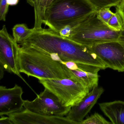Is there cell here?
<instances>
[{
  "mask_svg": "<svg viewBox=\"0 0 124 124\" xmlns=\"http://www.w3.org/2000/svg\"><path fill=\"white\" fill-rule=\"evenodd\" d=\"M34 30L20 46L34 48L59 61H72L97 66L103 70L107 69L89 47L63 37L50 28Z\"/></svg>",
  "mask_w": 124,
  "mask_h": 124,
  "instance_id": "6da1fadb",
  "label": "cell"
},
{
  "mask_svg": "<svg viewBox=\"0 0 124 124\" xmlns=\"http://www.w3.org/2000/svg\"><path fill=\"white\" fill-rule=\"evenodd\" d=\"M19 62L20 72L29 77L38 79L74 78L71 70L61 62L30 46H20Z\"/></svg>",
  "mask_w": 124,
  "mask_h": 124,
  "instance_id": "7a4b0ae2",
  "label": "cell"
},
{
  "mask_svg": "<svg viewBox=\"0 0 124 124\" xmlns=\"http://www.w3.org/2000/svg\"><path fill=\"white\" fill-rule=\"evenodd\" d=\"M96 12L88 0H53L46 10L44 24L59 32L67 25L74 27Z\"/></svg>",
  "mask_w": 124,
  "mask_h": 124,
  "instance_id": "3957f363",
  "label": "cell"
},
{
  "mask_svg": "<svg viewBox=\"0 0 124 124\" xmlns=\"http://www.w3.org/2000/svg\"><path fill=\"white\" fill-rule=\"evenodd\" d=\"M120 31L110 29L98 18L96 12L74 27L69 39L90 47L98 44L118 40Z\"/></svg>",
  "mask_w": 124,
  "mask_h": 124,
  "instance_id": "277c9868",
  "label": "cell"
},
{
  "mask_svg": "<svg viewBox=\"0 0 124 124\" xmlns=\"http://www.w3.org/2000/svg\"><path fill=\"white\" fill-rule=\"evenodd\" d=\"M38 80L45 88L53 92L66 107L77 105L90 91L74 78Z\"/></svg>",
  "mask_w": 124,
  "mask_h": 124,
  "instance_id": "5b68a950",
  "label": "cell"
},
{
  "mask_svg": "<svg viewBox=\"0 0 124 124\" xmlns=\"http://www.w3.org/2000/svg\"><path fill=\"white\" fill-rule=\"evenodd\" d=\"M24 108L32 112L48 116H64L71 107L64 106L58 97L47 88L32 101H24Z\"/></svg>",
  "mask_w": 124,
  "mask_h": 124,
  "instance_id": "8992f818",
  "label": "cell"
},
{
  "mask_svg": "<svg viewBox=\"0 0 124 124\" xmlns=\"http://www.w3.org/2000/svg\"><path fill=\"white\" fill-rule=\"evenodd\" d=\"M20 46L8 32L5 25L0 31V66L5 70L22 77L19 71V56Z\"/></svg>",
  "mask_w": 124,
  "mask_h": 124,
  "instance_id": "52a82bcc",
  "label": "cell"
},
{
  "mask_svg": "<svg viewBox=\"0 0 124 124\" xmlns=\"http://www.w3.org/2000/svg\"><path fill=\"white\" fill-rule=\"evenodd\" d=\"M90 48L107 68L124 72V47L117 40L98 44Z\"/></svg>",
  "mask_w": 124,
  "mask_h": 124,
  "instance_id": "ba28073f",
  "label": "cell"
},
{
  "mask_svg": "<svg viewBox=\"0 0 124 124\" xmlns=\"http://www.w3.org/2000/svg\"><path fill=\"white\" fill-rule=\"evenodd\" d=\"M23 93L22 88L17 84L11 88L0 86V116H8L22 111L24 103Z\"/></svg>",
  "mask_w": 124,
  "mask_h": 124,
  "instance_id": "9c48e42d",
  "label": "cell"
},
{
  "mask_svg": "<svg viewBox=\"0 0 124 124\" xmlns=\"http://www.w3.org/2000/svg\"><path fill=\"white\" fill-rule=\"evenodd\" d=\"M104 90L102 87H95L90 91L77 105L72 107L66 117L74 124H80L88 112L96 104Z\"/></svg>",
  "mask_w": 124,
  "mask_h": 124,
  "instance_id": "30bf717a",
  "label": "cell"
},
{
  "mask_svg": "<svg viewBox=\"0 0 124 124\" xmlns=\"http://www.w3.org/2000/svg\"><path fill=\"white\" fill-rule=\"evenodd\" d=\"M8 116L13 124H74L66 117L46 116L26 109Z\"/></svg>",
  "mask_w": 124,
  "mask_h": 124,
  "instance_id": "8fae6325",
  "label": "cell"
},
{
  "mask_svg": "<svg viewBox=\"0 0 124 124\" xmlns=\"http://www.w3.org/2000/svg\"><path fill=\"white\" fill-rule=\"evenodd\" d=\"M101 70L103 69L97 66L77 63L76 69L70 70L74 78L90 91L98 86V72Z\"/></svg>",
  "mask_w": 124,
  "mask_h": 124,
  "instance_id": "7c38bea8",
  "label": "cell"
},
{
  "mask_svg": "<svg viewBox=\"0 0 124 124\" xmlns=\"http://www.w3.org/2000/svg\"><path fill=\"white\" fill-rule=\"evenodd\" d=\"M104 114L112 124H124V101H115L99 104Z\"/></svg>",
  "mask_w": 124,
  "mask_h": 124,
  "instance_id": "4fadbf2b",
  "label": "cell"
},
{
  "mask_svg": "<svg viewBox=\"0 0 124 124\" xmlns=\"http://www.w3.org/2000/svg\"><path fill=\"white\" fill-rule=\"evenodd\" d=\"M53 0H27V3L34 8V29L42 28L44 24L46 12Z\"/></svg>",
  "mask_w": 124,
  "mask_h": 124,
  "instance_id": "5bb4252c",
  "label": "cell"
},
{
  "mask_svg": "<svg viewBox=\"0 0 124 124\" xmlns=\"http://www.w3.org/2000/svg\"><path fill=\"white\" fill-rule=\"evenodd\" d=\"M13 37L18 43L21 44L34 31V29L28 28L24 24H19L14 26L13 28Z\"/></svg>",
  "mask_w": 124,
  "mask_h": 124,
  "instance_id": "9a60e30c",
  "label": "cell"
},
{
  "mask_svg": "<svg viewBox=\"0 0 124 124\" xmlns=\"http://www.w3.org/2000/svg\"><path fill=\"white\" fill-rule=\"evenodd\" d=\"M96 11L105 8L117 7L122 0H88Z\"/></svg>",
  "mask_w": 124,
  "mask_h": 124,
  "instance_id": "2e32d148",
  "label": "cell"
},
{
  "mask_svg": "<svg viewBox=\"0 0 124 124\" xmlns=\"http://www.w3.org/2000/svg\"><path fill=\"white\" fill-rule=\"evenodd\" d=\"M107 24L110 29L114 31H120L122 30L124 24L121 16L117 10H116V12L114 13Z\"/></svg>",
  "mask_w": 124,
  "mask_h": 124,
  "instance_id": "e0dca14e",
  "label": "cell"
},
{
  "mask_svg": "<svg viewBox=\"0 0 124 124\" xmlns=\"http://www.w3.org/2000/svg\"><path fill=\"white\" fill-rule=\"evenodd\" d=\"M111 122L107 121L103 116L95 112L90 116L84 119L80 124H110Z\"/></svg>",
  "mask_w": 124,
  "mask_h": 124,
  "instance_id": "ac0fdd59",
  "label": "cell"
},
{
  "mask_svg": "<svg viewBox=\"0 0 124 124\" xmlns=\"http://www.w3.org/2000/svg\"><path fill=\"white\" fill-rule=\"evenodd\" d=\"M110 8H105L96 11V15L98 18L106 24H107L109 19L114 14L110 10Z\"/></svg>",
  "mask_w": 124,
  "mask_h": 124,
  "instance_id": "d6986e66",
  "label": "cell"
},
{
  "mask_svg": "<svg viewBox=\"0 0 124 124\" xmlns=\"http://www.w3.org/2000/svg\"><path fill=\"white\" fill-rule=\"evenodd\" d=\"M9 6L7 0H0V20L5 21L6 16L8 11Z\"/></svg>",
  "mask_w": 124,
  "mask_h": 124,
  "instance_id": "ffe728a7",
  "label": "cell"
},
{
  "mask_svg": "<svg viewBox=\"0 0 124 124\" xmlns=\"http://www.w3.org/2000/svg\"><path fill=\"white\" fill-rule=\"evenodd\" d=\"M116 10L121 16L124 25V0H122L120 3L116 7Z\"/></svg>",
  "mask_w": 124,
  "mask_h": 124,
  "instance_id": "44dd1931",
  "label": "cell"
},
{
  "mask_svg": "<svg viewBox=\"0 0 124 124\" xmlns=\"http://www.w3.org/2000/svg\"><path fill=\"white\" fill-rule=\"evenodd\" d=\"M0 124H13L8 116H5L4 115L0 116Z\"/></svg>",
  "mask_w": 124,
  "mask_h": 124,
  "instance_id": "7402d4cb",
  "label": "cell"
},
{
  "mask_svg": "<svg viewBox=\"0 0 124 124\" xmlns=\"http://www.w3.org/2000/svg\"><path fill=\"white\" fill-rule=\"evenodd\" d=\"M117 41L122 45L124 47V25L120 31L119 36Z\"/></svg>",
  "mask_w": 124,
  "mask_h": 124,
  "instance_id": "603a6c76",
  "label": "cell"
},
{
  "mask_svg": "<svg viewBox=\"0 0 124 124\" xmlns=\"http://www.w3.org/2000/svg\"><path fill=\"white\" fill-rule=\"evenodd\" d=\"M19 1V0H7V2L8 5L14 6L17 5Z\"/></svg>",
  "mask_w": 124,
  "mask_h": 124,
  "instance_id": "cb8c5ba5",
  "label": "cell"
},
{
  "mask_svg": "<svg viewBox=\"0 0 124 124\" xmlns=\"http://www.w3.org/2000/svg\"><path fill=\"white\" fill-rule=\"evenodd\" d=\"M5 70L4 68L2 66H0V79H1L3 78L4 75V70Z\"/></svg>",
  "mask_w": 124,
  "mask_h": 124,
  "instance_id": "d4e9b609",
  "label": "cell"
}]
</instances>
